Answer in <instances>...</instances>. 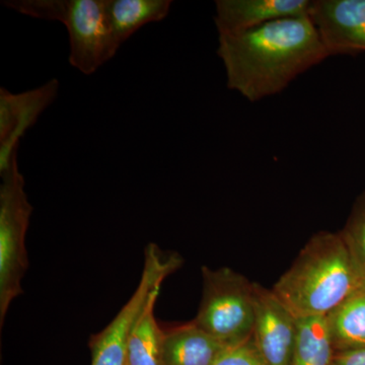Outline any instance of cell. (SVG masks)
<instances>
[{"label": "cell", "mask_w": 365, "mask_h": 365, "mask_svg": "<svg viewBox=\"0 0 365 365\" xmlns=\"http://www.w3.org/2000/svg\"><path fill=\"white\" fill-rule=\"evenodd\" d=\"M333 364L335 365H365V348L349 350V351L336 352Z\"/></svg>", "instance_id": "cell-18"}, {"label": "cell", "mask_w": 365, "mask_h": 365, "mask_svg": "<svg viewBox=\"0 0 365 365\" xmlns=\"http://www.w3.org/2000/svg\"><path fill=\"white\" fill-rule=\"evenodd\" d=\"M0 186V325L7 311L21 294V280L28 270L26 235L33 206L25 192V180L14 155L9 168L1 173Z\"/></svg>", "instance_id": "cell-5"}, {"label": "cell", "mask_w": 365, "mask_h": 365, "mask_svg": "<svg viewBox=\"0 0 365 365\" xmlns=\"http://www.w3.org/2000/svg\"><path fill=\"white\" fill-rule=\"evenodd\" d=\"M327 319L336 352L365 348V280Z\"/></svg>", "instance_id": "cell-13"}, {"label": "cell", "mask_w": 365, "mask_h": 365, "mask_svg": "<svg viewBox=\"0 0 365 365\" xmlns=\"http://www.w3.org/2000/svg\"><path fill=\"white\" fill-rule=\"evenodd\" d=\"M335 354L327 317L297 319L292 365H333Z\"/></svg>", "instance_id": "cell-15"}, {"label": "cell", "mask_w": 365, "mask_h": 365, "mask_svg": "<svg viewBox=\"0 0 365 365\" xmlns=\"http://www.w3.org/2000/svg\"><path fill=\"white\" fill-rule=\"evenodd\" d=\"M202 299L194 323L227 347L252 340L256 283L227 267H202Z\"/></svg>", "instance_id": "cell-4"}, {"label": "cell", "mask_w": 365, "mask_h": 365, "mask_svg": "<svg viewBox=\"0 0 365 365\" xmlns=\"http://www.w3.org/2000/svg\"><path fill=\"white\" fill-rule=\"evenodd\" d=\"M297 319L272 290L256 283L253 343L267 365H292Z\"/></svg>", "instance_id": "cell-7"}, {"label": "cell", "mask_w": 365, "mask_h": 365, "mask_svg": "<svg viewBox=\"0 0 365 365\" xmlns=\"http://www.w3.org/2000/svg\"><path fill=\"white\" fill-rule=\"evenodd\" d=\"M227 346L193 321L165 331V365H215Z\"/></svg>", "instance_id": "cell-11"}, {"label": "cell", "mask_w": 365, "mask_h": 365, "mask_svg": "<svg viewBox=\"0 0 365 365\" xmlns=\"http://www.w3.org/2000/svg\"><path fill=\"white\" fill-rule=\"evenodd\" d=\"M339 232L360 277L365 280V193L357 198L344 227Z\"/></svg>", "instance_id": "cell-16"}, {"label": "cell", "mask_w": 365, "mask_h": 365, "mask_svg": "<svg viewBox=\"0 0 365 365\" xmlns=\"http://www.w3.org/2000/svg\"><path fill=\"white\" fill-rule=\"evenodd\" d=\"M340 232H319L274 284L295 318L327 317L364 282Z\"/></svg>", "instance_id": "cell-2"}, {"label": "cell", "mask_w": 365, "mask_h": 365, "mask_svg": "<svg viewBox=\"0 0 365 365\" xmlns=\"http://www.w3.org/2000/svg\"><path fill=\"white\" fill-rule=\"evenodd\" d=\"M333 365H335V364H333Z\"/></svg>", "instance_id": "cell-19"}, {"label": "cell", "mask_w": 365, "mask_h": 365, "mask_svg": "<svg viewBox=\"0 0 365 365\" xmlns=\"http://www.w3.org/2000/svg\"><path fill=\"white\" fill-rule=\"evenodd\" d=\"M217 55L227 72L228 88L250 102L277 95L329 57L309 16L280 19L246 32L220 36Z\"/></svg>", "instance_id": "cell-1"}, {"label": "cell", "mask_w": 365, "mask_h": 365, "mask_svg": "<svg viewBox=\"0 0 365 365\" xmlns=\"http://www.w3.org/2000/svg\"><path fill=\"white\" fill-rule=\"evenodd\" d=\"M160 290V287H158L153 292L132 328L127 346V365H165V331L158 326L155 316V306Z\"/></svg>", "instance_id": "cell-14"}, {"label": "cell", "mask_w": 365, "mask_h": 365, "mask_svg": "<svg viewBox=\"0 0 365 365\" xmlns=\"http://www.w3.org/2000/svg\"><path fill=\"white\" fill-rule=\"evenodd\" d=\"M309 18L329 56L365 51V0H314Z\"/></svg>", "instance_id": "cell-9"}, {"label": "cell", "mask_w": 365, "mask_h": 365, "mask_svg": "<svg viewBox=\"0 0 365 365\" xmlns=\"http://www.w3.org/2000/svg\"><path fill=\"white\" fill-rule=\"evenodd\" d=\"M58 88L57 79L21 93L0 88V174L18 155L21 137L37 122L41 113L52 104Z\"/></svg>", "instance_id": "cell-8"}, {"label": "cell", "mask_w": 365, "mask_h": 365, "mask_svg": "<svg viewBox=\"0 0 365 365\" xmlns=\"http://www.w3.org/2000/svg\"><path fill=\"white\" fill-rule=\"evenodd\" d=\"M215 365H267L257 351L253 340L228 347Z\"/></svg>", "instance_id": "cell-17"}, {"label": "cell", "mask_w": 365, "mask_h": 365, "mask_svg": "<svg viewBox=\"0 0 365 365\" xmlns=\"http://www.w3.org/2000/svg\"><path fill=\"white\" fill-rule=\"evenodd\" d=\"M313 0H217L215 23L220 36L235 35L280 20L309 16Z\"/></svg>", "instance_id": "cell-10"}, {"label": "cell", "mask_w": 365, "mask_h": 365, "mask_svg": "<svg viewBox=\"0 0 365 365\" xmlns=\"http://www.w3.org/2000/svg\"><path fill=\"white\" fill-rule=\"evenodd\" d=\"M140 281L135 292L102 332L91 339V365H127V346L132 328L143 313L153 292L182 265L176 254L165 256L155 244L145 250Z\"/></svg>", "instance_id": "cell-6"}, {"label": "cell", "mask_w": 365, "mask_h": 365, "mask_svg": "<svg viewBox=\"0 0 365 365\" xmlns=\"http://www.w3.org/2000/svg\"><path fill=\"white\" fill-rule=\"evenodd\" d=\"M4 6L39 20L59 21L69 36V63L86 76L116 55L107 0H7Z\"/></svg>", "instance_id": "cell-3"}, {"label": "cell", "mask_w": 365, "mask_h": 365, "mask_svg": "<svg viewBox=\"0 0 365 365\" xmlns=\"http://www.w3.org/2000/svg\"><path fill=\"white\" fill-rule=\"evenodd\" d=\"M170 0H107V14L113 36L121 47L139 29L167 18Z\"/></svg>", "instance_id": "cell-12"}]
</instances>
